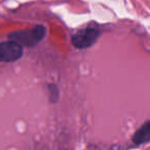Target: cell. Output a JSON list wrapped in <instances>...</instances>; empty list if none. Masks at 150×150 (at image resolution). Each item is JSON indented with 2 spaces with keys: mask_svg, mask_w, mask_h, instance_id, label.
I'll return each instance as SVG.
<instances>
[{
  "mask_svg": "<svg viewBox=\"0 0 150 150\" xmlns=\"http://www.w3.org/2000/svg\"><path fill=\"white\" fill-rule=\"evenodd\" d=\"M45 36V28L42 25H37L30 30H21L13 32L8 35L11 41H13L20 45L33 46L42 40Z\"/></svg>",
  "mask_w": 150,
  "mask_h": 150,
  "instance_id": "6da1fadb",
  "label": "cell"
},
{
  "mask_svg": "<svg viewBox=\"0 0 150 150\" xmlns=\"http://www.w3.org/2000/svg\"><path fill=\"white\" fill-rule=\"evenodd\" d=\"M99 31L95 28H86L80 30L72 36V43L77 48H86L96 42L98 39Z\"/></svg>",
  "mask_w": 150,
  "mask_h": 150,
  "instance_id": "7a4b0ae2",
  "label": "cell"
},
{
  "mask_svg": "<svg viewBox=\"0 0 150 150\" xmlns=\"http://www.w3.org/2000/svg\"><path fill=\"white\" fill-rule=\"evenodd\" d=\"M23 54V47L13 41H4L0 43V61L13 62L19 60Z\"/></svg>",
  "mask_w": 150,
  "mask_h": 150,
  "instance_id": "3957f363",
  "label": "cell"
},
{
  "mask_svg": "<svg viewBox=\"0 0 150 150\" xmlns=\"http://www.w3.org/2000/svg\"><path fill=\"white\" fill-rule=\"evenodd\" d=\"M150 141V120L146 121L133 136V142L136 145L147 143Z\"/></svg>",
  "mask_w": 150,
  "mask_h": 150,
  "instance_id": "277c9868",
  "label": "cell"
},
{
  "mask_svg": "<svg viewBox=\"0 0 150 150\" xmlns=\"http://www.w3.org/2000/svg\"><path fill=\"white\" fill-rule=\"evenodd\" d=\"M48 95H50V100L52 102H56L59 98V90L56 84H50L48 86Z\"/></svg>",
  "mask_w": 150,
  "mask_h": 150,
  "instance_id": "5b68a950",
  "label": "cell"
}]
</instances>
